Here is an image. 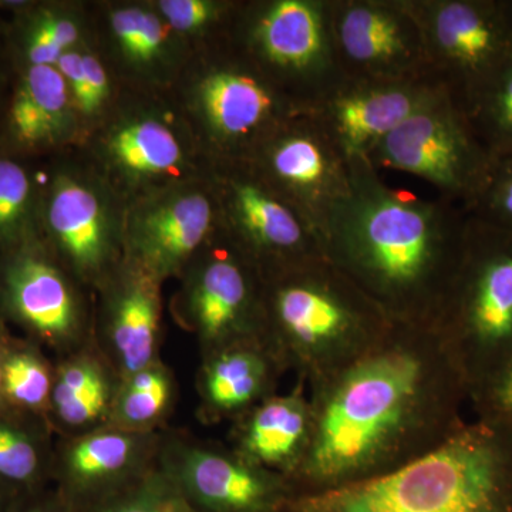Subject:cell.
I'll return each mask as SVG.
<instances>
[{
  "instance_id": "obj_1",
  "label": "cell",
  "mask_w": 512,
  "mask_h": 512,
  "mask_svg": "<svg viewBox=\"0 0 512 512\" xmlns=\"http://www.w3.org/2000/svg\"><path fill=\"white\" fill-rule=\"evenodd\" d=\"M311 389V446L288 480L295 498L390 476L466 426V382L436 329L393 325Z\"/></svg>"
},
{
  "instance_id": "obj_2",
  "label": "cell",
  "mask_w": 512,
  "mask_h": 512,
  "mask_svg": "<svg viewBox=\"0 0 512 512\" xmlns=\"http://www.w3.org/2000/svg\"><path fill=\"white\" fill-rule=\"evenodd\" d=\"M349 168L350 194L323 231V255L394 325L437 329L463 258L467 212L393 190L369 157H350Z\"/></svg>"
},
{
  "instance_id": "obj_3",
  "label": "cell",
  "mask_w": 512,
  "mask_h": 512,
  "mask_svg": "<svg viewBox=\"0 0 512 512\" xmlns=\"http://www.w3.org/2000/svg\"><path fill=\"white\" fill-rule=\"evenodd\" d=\"M288 512H512V429L466 423L416 463L367 483L293 498Z\"/></svg>"
},
{
  "instance_id": "obj_4",
  "label": "cell",
  "mask_w": 512,
  "mask_h": 512,
  "mask_svg": "<svg viewBox=\"0 0 512 512\" xmlns=\"http://www.w3.org/2000/svg\"><path fill=\"white\" fill-rule=\"evenodd\" d=\"M266 336L309 386L375 348L394 323L328 259L264 281Z\"/></svg>"
},
{
  "instance_id": "obj_5",
  "label": "cell",
  "mask_w": 512,
  "mask_h": 512,
  "mask_svg": "<svg viewBox=\"0 0 512 512\" xmlns=\"http://www.w3.org/2000/svg\"><path fill=\"white\" fill-rule=\"evenodd\" d=\"M468 399L512 357V232L467 214L463 258L437 326Z\"/></svg>"
},
{
  "instance_id": "obj_6",
  "label": "cell",
  "mask_w": 512,
  "mask_h": 512,
  "mask_svg": "<svg viewBox=\"0 0 512 512\" xmlns=\"http://www.w3.org/2000/svg\"><path fill=\"white\" fill-rule=\"evenodd\" d=\"M244 55L296 109L313 111L345 77L329 0H272L249 9L241 26Z\"/></svg>"
},
{
  "instance_id": "obj_7",
  "label": "cell",
  "mask_w": 512,
  "mask_h": 512,
  "mask_svg": "<svg viewBox=\"0 0 512 512\" xmlns=\"http://www.w3.org/2000/svg\"><path fill=\"white\" fill-rule=\"evenodd\" d=\"M369 160L416 175L466 212L497 164L446 90L384 138Z\"/></svg>"
},
{
  "instance_id": "obj_8",
  "label": "cell",
  "mask_w": 512,
  "mask_h": 512,
  "mask_svg": "<svg viewBox=\"0 0 512 512\" xmlns=\"http://www.w3.org/2000/svg\"><path fill=\"white\" fill-rule=\"evenodd\" d=\"M419 20L431 76L466 116L505 60L512 29L505 0H407Z\"/></svg>"
},
{
  "instance_id": "obj_9",
  "label": "cell",
  "mask_w": 512,
  "mask_h": 512,
  "mask_svg": "<svg viewBox=\"0 0 512 512\" xmlns=\"http://www.w3.org/2000/svg\"><path fill=\"white\" fill-rule=\"evenodd\" d=\"M272 190L319 235L350 194L349 158L318 117L298 113L284 121L251 158Z\"/></svg>"
},
{
  "instance_id": "obj_10",
  "label": "cell",
  "mask_w": 512,
  "mask_h": 512,
  "mask_svg": "<svg viewBox=\"0 0 512 512\" xmlns=\"http://www.w3.org/2000/svg\"><path fill=\"white\" fill-rule=\"evenodd\" d=\"M329 15L346 77L434 79L423 30L407 0H329Z\"/></svg>"
},
{
  "instance_id": "obj_11",
  "label": "cell",
  "mask_w": 512,
  "mask_h": 512,
  "mask_svg": "<svg viewBox=\"0 0 512 512\" xmlns=\"http://www.w3.org/2000/svg\"><path fill=\"white\" fill-rule=\"evenodd\" d=\"M221 183V200L237 251L262 281L325 258L315 229L272 190L255 165L241 160Z\"/></svg>"
},
{
  "instance_id": "obj_12",
  "label": "cell",
  "mask_w": 512,
  "mask_h": 512,
  "mask_svg": "<svg viewBox=\"0 0 512 512\" xmlns=\"http://www.w3.org/2000/svg\"><path fill=\"white\" fill-rule=\"evenodd\" d=\"M443 87L431 79L343 77L312 111L350 157L372 156L376 147Z\"/></svg>"
},
{
  "instance_id": "obj_13",
  "label": "cell",
  "mask_w": 512,
  "mask_h": 512,
  "mask_svg": "<svg viewBox=\"0 0 512 512\" xmlns=\"http://www.w3.org/2000/svg\"><path fill=\"white\" fill-rule=\"evenodd\" d=\"M198 103L212 137L248 161L284 121L305 113L282 96L245 56L212 69L198 86Z\"/></svg>"
},
{
  "instance_id": "obj_14",
  "label": "cell",
  "mask_w": 512,
  "mask_h": 512,
  "mask_svg": "<svg viewBox=\"0 0 512 512\" xmlns=\"http://www.w3.org/2000/svg\"><path fill=\"white\" fill-rule=\"evenodd\" d=\"M241 252L215 256L194 288V319L202 336L224 346L239 340L268 339L265 326L264 284Z\"/></svg>"
},
{
  "instance_id": "obj_15",
  "label": "cell",
  "mask_w": 512,
  "mask_h": 512,
  "mask_svg": "<svg viewBox=\"0 0 512 512\" xmlns=\"http://www.w3.org/2000/svg\"><path fill=\"white\" fill-rule=\"evenodd\" d=\"M185 483L212 512H288L291 485L281 474L235 454L194 451L185 458Z\"/></svg>"
},
{
  "instance_id": "obj_16",
  "label": "cell",
  "mask_w": 512,
  "mask_h": 512,
  "mask_svg": "<svg viewBox=\"0 0 512 512\" xmlns=\"http://www.w3.org/2000/svg\"><path fill=\"white\" fill-rule=\"evenodd\" d=\"M311 399L302 386L285 396H269L248 410L238 431V454L255 466L289 480L311 446Z\"/></svg>"
},
{
  "instance_id": "obj_17",
  "label": "cell",
  "mask_w": 512,
  "mask_h": 512,
  "mask_svg": "<svg viewBox=\"0 0 512 512\" xmlns=\"http://www.w3.org/2000/svg\"><path fill=\"white\" fill-rule=\"evenodd\" d=\"M214 222L215 207L208 195H177L138 218L134 247L148 268L168 272L200 247Z\"/></svg>"
},
{
  "instance_id": "obj_18",
  "label": "cell",
  "mask_w": 512,
  "mask_h": 512,
  "mask_svg": "<svg viewBox=\"0 0 512 512\" xmlns=\"http://www.w3.org/2000/svg\"><path fill=\"white\" fill-rule=\"evenodd\" d=\"M281 363L268 339L239 340L224 346L205 373V394L212 409L224 414L248 412L269 397Z\"/></svg>"
},
{
  "instance_id": "obj_19",
  "label": "cell",
  "mask_w": 512,
  "mask_h": 512,
  "mask_svg": "<svg viewBox=\"0 0 512 512\" xmlns=\"http://www.w3.org/2000/svg\"><path fill=\"white\" fill-rule=\"evenodd\" d=\"M49 224L60 244L83 268L103 261L107 249V220L99 198L86 185L63 178L49 204Z\"/></svg>"
},
{
  "instance_id": "obj_20",
  "label": "cell",
  "mask_w": 512,
  "mask_h": 512,
  "mask_svg": "<svg viewBox=\"0 0 512 512\" xmlns=\"http://www.w3.org/2000/svg\"><path fill=\"white\" fill-rule=\"evenodd\" d=\"M69 86L56 66H32L12 106V127L22 143L55 140L69 123Z\"/></svg>"
},
{
  "instance_id": "obj_21",
  "label": "cell",
  "mask_w": 512,
  "mask_h": 512,
  "mask_svg": "<svg viewBox=\"0 0 512 512\" xmlns=\"http://www.w3.org/2000/svg\"><path fill=\"white\" fill-rule=\"evenodd\" d=\"M10 298L23 319L46 335H66L73 326V301L62 276L37 259H23L9 276Z\"/></svg>"
},
{
  "instance_id": "obj_22",
  "label": "cell",
  "mask_w": 512,
  "mask_h": 512,
  "mask_svg": "<svg viewBox=\"0 0 512 512\" xmlns=\"http://www.w3.org/2000/svg\"><path fill=\"white\" fill-rule=\"evenodd\" d=\"M110 148L117 163L137 174L168 173L183 154L173 131L153 120L121 127L111 138Z\"/></svg>"
},
{
  "instance_id": "obj_23",
  "label": "cell",
  "mask_w": 512,
  "mask_h": 512,
  "mask_svg": "<svg viewBox=\"0 0 512 512\" xmlns=\"http://www.w3.org/2000/svg\"><path fill=\"white\" fill-rule=\"evenodd\" d=\"M466 117L495 161L512 160V55L478 94Z\"/></svg>"
},
{
  "instance_id": "obj_24",
  "label": "cell",
  "mask_w": 512,
  "mask_h": 512,
  "mask_svg": "<svg viewBox=\"0 0 512 512\" xmlns=\"http://www.w3.org/2000/svg\"><path fill=\"white\" fill-rule=\"evenodd\" d=\"M157 301L147 285H134L121 299L114 322V343L128 372L146 369L154 352Z\"/></svg>"
},
{
  "instance_id": "obj_25",
  "label": "cell",
  "mask_w": 512,
  "mask_h": 512,
  "mask_svg": "<svg viewBox=\"0 0 512 512\" xmlns=\"http://www.w3.org/2000/svg\"><path fill=\"white\" fill-rule=\"evenodd\" d=\"M131 440L120 434H97L77 444L70 453V467L79 477L96 478L119 471L131 454Z\"/></svg>"
},
{
  "instance_id": "obj_26",
  "label": "cell",
  "mask_w": 512,
  "mask_h": 512,
  "mask_svg": "<svg viewBox=\"0 0 512 512\" xmlns=\"http://www.w3.org/2000/svg\"><path fill=\"white\" fill-rule=\"evenodd\" d=\"M467 214L512 232V160L497 161L490 181Z\"/></svg>"
},
{
  "instance_id": "obj_27",
  "label": "cell",
  "mask_w": 512,
  "mask_h": 512,
  "mask_svg": "<svg viewBox=\"0 0 512 512\" xmlns=\"http://www.w3.org/2000/svg\"><path fill=\"white\" fill-rule=\"evenodd\" d=\"M30 184L20 165L0 160V238L19 231L28 211Z\"/></svg>"
},
{
  "instance_id": "obj_28",
  "label": "cell",
  "mask_w": 512,
  "mask_h": 512,
  "mask_svg": "<svg viewBox=\"0 0 512 512\" xmlns=\"http://www.w3.org/2000/svg\"><path fill=\"white\" fill-rule=\"evenodd\" d=\"M3 386L19 403L37 406L49 394L50 380L45 367L35 357L16 355L3 367Z\"/></svg>"
},
{
  "instance_id": "obj_29",
  "label": "cell",
  "mask_w": 512,
  "mask_h": 512,
  "mask_svg": "<svg viewBox=\"0 0 512 512\" xmlns=\"http://www.w3.org/2000/svg\"><path fill=\"white\" fill-rule=\"evenodd\" d=\"M477 419L512 429V357L470 396Z\"/></svg>"
},
{
  "instance_id": "obj_30",
  "label": "cell",
  "mask_w": 512,
  "mask_h": 512,
  "mask_svg": "<svg viewBox=\"0 0 512 512\" xmlns=\"http://www.w3.org/2000/svg\"><path fill=\"white\" fill-rule=\"evenodd\" d=\"M160 9L174 29L190 32L218 22L232 8L207 0H164Z\"/></svg>"
},
{
  "instance_id": "obj_31",
  "label": "cell",
  "mask_w": 512,
  "mask_h": 512,
  "mask_svg": "<svg viewBox=\"0 0 512 512\" xmlns=\"http://www.w3.org/2000/svg\"><path fill=\"white\" fill-rule=\"evenodd\" d=\"M35 448L18 431L0 426V474L12 480H26L35 473Z\"/></svg>"
},
{
  "instance_id": "obj_32",
  "label": "cell",
  "mask_w": 512,
  "mask_h": 512,
  "mask_svg": "<svg viewBox=\"0 0 512 512\" xmlns=\"http://www.w3.org/2000/svg\"><path fill=\"white\" fill-rule=\"evenodd\" d=\"M168 393L167 380L151 390L127 389L120 404L121 416L130 423H146L164 409Z\"/></svg>"
},
{
  "instance_id": "obj_33",
  "label": "cell",
  "mask_w": 512,
  "mask_h": 512,
  "mask_svg": "<svg viewBox=\"0 0 512 512\" xmlns=\"http://www.w3.org/2000/svg\"><path fill=\"white\" fill-rule=\"evenodd\" d=\"M106 384L100 383L64 402L56 404L57 412L70 424H83L96 419L106 406Z\"/></svg>"
},
{
  "instance_id": "obj_34",
  "label": "cell",
  "mask_w": 512,
  "mask_h": 512,
  "mask_svg": "<svg viewBox=\"0 0 512 512\" xmlns=\"http://www.w3.org/2000/svg\"><path fill=\"white\" fill-rule=\"evenodd\" d=\"M99 370L90 363H74L63 370L55 390V404L64 402L84 390L103 383Z\"/></svg>"
},
{
  "instance_id": "obj_35",
  "label": "cell",
  "mask_w": 512,
  "mask_h": 512,
  "mask_svg": "<svg viewBox=\"0 0 512 512\" xmlns=\"http://www.w3.org/2000/svg\"><path fill=\"white\" fill-rule=\"evenodd\" d=\"M84 99L80 109L90 114L99 109L109 94V82L104 67L96 57L83 55Z\"/></svg>"
},
{
  "instance_id": "obj_36",
  "label": "cell",
  "mask_w": 512,
  "mask_h": 512,
  "mask_svg": "<svg viewBox=\"0 0 512 512\" xmlns=\"http://www.w3.org/2000/svg\"><path fill=\"white\" fill-rule=\"evenodd\" d=\"M143 12L144 10L137 8L120 9L114 12L113 18H111L114 35L119 40L124 52L134 59H137Z\"/></svg>"
},
{
  "instance_id": "obj_37",
  "label": "cell",
  "mask_w": 512,
  "mask_h": 512,
  "mask_svg": "<svg viewBox=\"0 0 512 512\" xmlns=\"http://www.w3.org/2000/svg\"><path fill=\"white\" fill-rule=\"evenodd\" d=\"M164 39V28L157 16L154 13L143 12L136 60L153 59L160 52Z\"/></svg>"
},
{
  "instance_id": "obj_38",
  "label": "cell",
  "mask_w": 512,
  "mask_h": 512,
  "mask_svg": "<svg viewBox=\"0 0 512 512\" xmlns=\"http://www.w3.org/2000/svg\"><path fill=\"white\" fill-rule=\"evenodd\" d=\"M64 53L39 26L33 29L28 42V56L32 66H56Z\"/></svg>"
},
{
  "instance_id": "obj_39",
  "label": "cell",
  "mask_w": 512,
  "mask_h": 512,
  "mask_svg": "<svg viewBox=\"0 0 512 512\" xmlns=\"http://www.w3.org/2000/svg\"><path fill=\"white\" fill-rule=\"evenodd\" d=\"M43 32L49 35L50 39L56 43L64 52H69L70 47L79 40V29L72 20L62 18V16L46 15L37 23Z\"/></svg>"
},
{
  "instance_id": "obj_40",
  "label": "cell",
  "mask_w": 512,
  "mask_h": 512,
  "mask_svg": "<svg viewBox=\"0 0 512 512\" xmlns=\"http://www.w3.org/2000/svg\"><path fill=\"white\" fill-rule=\"evenodd\" d=\"M111 512H191L190 507L180 498L140 501Z\"/></svg>"
},
{
  "instance_id": "obj_41",
  "label": "cell",
  "mask_w": 512,
  "mask_h": 512,
  "mask_svg": "<svg viewBox=\"0 0 512 512\" xmlns=\"http://www.w3.org/2000/svg\"><path fill=\"white\" fill-rule=\"evenodd\" d=\"M505 8H507L508 20H510L512 29V0H505Z\"/></svg>"
},
{
  "instance_id": "obj_42",
  "label": "cell",
  "mask_w": 512,
  "mask_h": 512,
  "mask_svg": "<svg viewBox=\"0 0 512 512\" xmlns=\"http://www.w3.org/2000/svg\"><path fill=\"white\" fill-rule=\"evenodd\" d=\"M3 384V369H0V387H2Z\"/></svg>"
}]
</instances>
